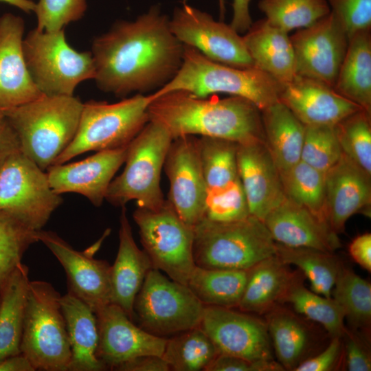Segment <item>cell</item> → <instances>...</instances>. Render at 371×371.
I'll list each match as a JSON object with an SVG mask.
<instances>
[{
  "label": "cell",
  "mask_w": 371,
  "mask_h": 371,
  "mask_svg": "<svg viewBox=\"0 0 371 371\" xmlns=\"http://www.w3.org/2000/svg\"><path fill=\"white\" fill-rule=\"evenodd\" d=\"M169 21L159 5H153L135 20L117 21L96 36L91 52L98 88L125 98L168 83L183 54V45L171 32Z\"/></svg>",
  "instance_id": "1"
},
{
  "label": "cell",
  "mask_w": 371,
  "mask_h": 371,
  "mask_svg": "<svg viewBox=\"0 0 371 371\" xmlns=\"http://www.w3.org/2000/svg\"><path fill=\"white\" fill-rule=\"evenodd\" d=\"M148 115L149 122L164 128L172 139L192 135L238 144L265 140L260 110L239 96L199 98L171 91L153 99Z\"/></svg>",
  "instance_id": "2"
},
{
  "label": "cell",
  "mask_w": 371,
  "mask_h": 371,
  "mask_svg": "<svg viewBox=\"0 0 371 371\" xmlns=\"http://www.w3.org/2000/svg\"><path fill=\"white\" fill-rule=\"evenodd\" d=\"M83 103L74 95H45L3 110L14 128L21 151L43 170L74 139Z\"/></svg>",
  "instance_id": "3"
},
{
  "label": "cell",
  "mask_w": 371,
  "mask_h": 371,
  "mask_svg": "<svg viewBox=\"0 0 371 371\" xmlns=\"http://www.w3.org/2000/svg\"><path fill=\"white\" fill-rule=\"evenodd\" d=\"M284 85L269 74L254 67L238 68L212 60L196 49L183 45L182 63L175 76L151 93L183 91L206 98L227 93L247 99L260 111L279 100Z\"/></svg>",
  "instance_id": "4"
},
{
  "label": "cell",
  "mask_w": 371,
  "mask_h": 371,
  "mask_svg": "<svg viewBox=\"0 0 371 371\" xmlns=\"http://www.w3.org/2000/svg\"><path fill=\"white\" fill-rule=\"evenodd\" d=\"M276 248L264 222L251 214L230 222L203 218L194 226L193 257L200 267L248 270Z\"/></svg>",
  "instance_id": "5"
},
{
  "label": "cell",
  "mask_w": 371,
  "mask_h": 371,
  "mask_svg": "<svg viewBox=\"0 0 371 371\" xmlns=\"http://www.w3.org/2000/svg\"><path fill=\"white\" fill-rule=\"evenodd\" d=\"M172 139L164 128L148 122L128 144L124 170L111 182L105 200L120 207L135 201L139 207H160L166 201L161 174Z\"/></svg>",
  "instance_id": "6"
},
{
  "label": "cell",
  "mask_w": 371,
  "mask_h": 371,
  "mask_svg": "<svg viewBox=\"0 0 371 371\" xmlns=\"http://www.w3.org/2000/svg\"><path fill=\"white\" fill-rule=\"evenodd\" d=\"M151 94L137 93L115 103L89 100L83 103L76 135L53 165L64 164L88 151L126 146L149 122Z\"/></svg>",
  "instance_id": "7"
},
{
  "label": "cell",
  "mask_w": 371,
  "mask_h": 371,
  "mask_svg": "<svg viewBox=\"0 0 371 371\" xmlns=\"http://www.w3.org/2000/svg\"><path fill=\"white\" fill-rule=\"evenodd\" d=\"M60 296L47 282H30L21 353L36 370H69L71 348Z\"/></svg>",
  "instance_id": "8"
},
{
  "label": "cell",
  "mask_w": 371,
  "mask_h": 371,
  "mask_svg": "<svg viewBox=\"0 0 371 371\" xmlns=\"http://www.w3.org/2000/svg\"><path fill=\"white\" fill-rule=\"evenodd\" d=\"M23 52L30 76L45 95H74L82 82L95 77L91 52H78L67 42L65 29L30 31L23 38Z\"/></svg>",
  "instance_id": "9"
},
{
  "label": "cell",
  "mask_w": 371,
  "mask_h": 371,
  "mask_svg": "<svg viewBox=\"0 0 371 371\" xmlns=\"http://www.w3.org/2000/svg\"><path fill=\"white\" fill-rule=\"evenodd\" d=\"M133 218L139 228L144 251L153 269L187 285L195 267L194 227L185 223L167 199L159 208L137 207Z\"/></svg>",
  "instance_id": "10"
},
{
  "label": "cell",
  "mask_w": 371,
  "mask_h": 371,
  "mask_svg": "<svg viewBox=\"0 0 371 371\" xmlns=\"http://www.w3.org/2000/svg\"><path fill=\"white\" fill-rule=\"evenodd\" d=\"M204 308L187 285L153 268L135 299L133 317L145 330L163 337L199 326Z\"/></svg>",
  "instance_id": "11"
},
{
  "label": "cell",
  "mask_w": 371,
  "mask_h": 371,
  "mask_svg": "<svg viewBox=\"0 0 371 371\" xmlns=\"http://www.w3.org/2000/svg\"><path fill=\"white\" fill-rule=\"evenodd\" d=\"M52 189L46 171L21 150L0 168V210L39 231L62 203Z\"/></svg>",
  "instance_id": "12"
},
{
  "label": "cell",
  "mask_w": 371,
  "mask_h": 371,
  "mask_svg": "<svg viewBox=\"0 0 371 371\" xmlns=\"http://www.w3.org/2000/svg\"><path fill=\"white\" fill-rule=\"evenodd\" d=\"M169 25L183 45L212 60L238 68L254 67L243 36L230 25L214 20L205 12L183 2L174 10Z\"/></svg>",
  "instance_id": "13"
},
{
  "label": "cell",
  "mask_w": 371,
  "mask_h": 371,
  "mask_svg": "<svg viewBox=\"0 0 371 371\" xmlns=\"http://www.w3.org/2000/svg\"><path fill=\"white\" fill-rule=\"evenodd\" d=\"M290 39L296 76L312 78L333 88L349 42L334 14L330 12L312 25L299 29Z\"/></svg>",
  "instance_id": "14"
},
{
  "label": "cell",
  "mask_w": 371,
  "mask_h": 371,
  "mask_svg": "<svg viewBox=\"0 0 371 371\" xmlns=\"http://www.w3.org/2000/svg\"><path fill=\"white\" fill-rule=\"evenodd\" d=\"M164 169L170 184L167 200L179 217L194 227L204 217L207 198L199 137L186 135L173 139Z\"/></svg>",
  "instance_id": "15"
},
{
  "label": "cell",
  "mask_w": 371,
  "mask_h": 371,
  "mask_svg": "<svg viewBox=\"0 0 371 371\" xmlns=\"http://www.w3.org/2000/svg\"><path fill=\"white\" fill-rule=\"evenodd\" d=\"M199 327L218 353L250 361L274 359L266 322L251 313L205 306Z\"/></svg>",
  "instance_id": "16"
},
{
  "label": "cell",
  "mask_w": 371,
  "mask_h": 371,
  "mask_svg": "<svg viewBox=\"0 0 371 371\" xmlns=\"http://www.w3.org/2000/svg\"><path fill=\"white\" fill-rule=\"evenodd\" d=\"M98 328L97 356L107 368L139 356L162 357L168 339L137 326L120 306L109 303L95 313Z\"/></svg>",
  "instance_id": "17"
},
{
  "label": "cell",
  "mask_w": 371,
  "mask_h": 371,
  "mask_svg": "<svg viewBox=\"0 0 371 371\" xmlns=\"http://www.w3.org/2000/svg\"><path fill=\"white\" fill-rule=\"evenodd\" d=\"M38 240L64 268L68 291L86 303L95 313L111 303V265L106 261L93 258L91 251L74 249L54 232L38 231Z\"/></svg>",
  "instance_id": "18"
},
{
  "label": "cell",
  "mask_w": 371,
  "mask_h": 371,
  "mask_svg": "<svg viewBox=\"0 0 371 371\" xmlns=\"http://www.w3.org/2000/svg\"><path fill=\"white\" fill-rule=\"evenodd\" d=\"M127 146L98 151L79 161L52 165L46 171L52 189L60 195L82 194L100 207L115 173L125 161Z\"/></svg>",
  "instance_id": "19"
},
{
  "label": "cell",
  "mask_w": 371,
  "mask_h": 371,
  "mask_svg": "<svg viewBox=\"0 0 371 371\" xmlns=\"http://www.w3.org/2000/svg\"><path fill=\"white\" fill-rule=\"evenodd\" d=\"M236 160L249 213L263 221L286 196L280 170L265 140L238 144Z\"/></svg>",
  "instance_id": "20"
},
{
  "label": "cell",
  "mask_w": 371,
  "mask_h": 371,
  "mask_svg": "<svg viewBox=\"0 0 371 371\" xmlns=\"http://www.w3.org/2000/svg\"><path fill=\"white\" fill-rule=\"evenodd\" d=\"M23 19L12 13L0 16V110L32 101L43 94L33 82L23 52Z\"/></svg>",
  "instance_id": "21"
},
{
  "label": "cell",
  "mask_w": 371,
  "mask_h": 371,
  "mask_svg": "<svg viewBox=\"0 0 371 371\" xmlns=\"http://www.w3.org/2000/svg\"><path fill=\"white\" fill-rule=\"evenodd\" d=\"M279 101L305 126H335L363 109L326 84L299 76L284 85Z\"/></svg>",
  "instance_id": "22"
},
{
  "label": "cell",
  "mask_w": 371,
  "mask_h": 371,
  "mask_svg": "<svg viewBox=\"0 0 371 371\" xmlns=\"http://www.w3.org/2000/svg\"><path fill=\"white\" fill-rule=\"evenodd\" d=\"M370 177L344 153L325 172V218L337 234L351 216L370 206Z\"/></svg>",
  "instance_id": "23"
},
{
  "label": "cell",
  "mask_w": 371,
  "mask_h": 371,
  "mask_svg": "<svg viewBox=\"0 0 371 371\" xmlns=\"http://www.w3.org/2000/svg\"><path fill=\"white\" fill-rule=\"evenodd\" d=\"M263 222L273 240L291 247H306L333 252L340 240L327 223L286 196Z\"/></svg>",
  "instance_id": "24"
},
{
  "label": "cell",
  "mask_w": 371,
  "mask_h": 371,
  "mask_svg": "<svg viewBox=\"0 0 371 371\" xmlns=\"http://www.w3.org/2000/svg\"><path fill=\"white\" fill-rule=\"evenodd\" d=\"M153 268L146 253L136 245L126 210L125 206L122 207L118 251L111 266V303L120 306L131 319L136 295Z\"/></svg>",
  "instance_id": "25"
},
{
  "label": "cell",
  "mask_w": 371,
  "mask_h": 371,
  "mask_svg": "<svg viewBox=\"0 0 371 371\" xmlns=\"http://www.w3.org/2000/svg\"><path fill=\"white\" fill-rule=\"evenodd\" d=\"M243 38L254 67L282 85L296 76L295 54L288 32L264 19L253 23Z\"/></svg>",
  "instance_id": "26"
},
{
  "label": "cell",
  "mask_w": 371,
  "mask_h": 371,
  "mask_svg": "<svg viewBox=\"0 0 371 371\" xmlns=\"http://www.w3.org/2000/svg\"><path fill=\"white\" fill-rule=\"evenodd\" d=\"M300 275L276 255L262 260L249 269L238 308L249 313L266 314L284 303L290 288Z\"/></svg>",
  "instance_id": "27"
},
{
  "label": "cell",
  "mask_w": 371,
  "mask_h": 371,
  "mask_svg": "<svg viewBox=\"0 0 371 371\" xmlns=\"http://www.w3.org/2000/svg\"><path fill=\"white\" fill-rule=\"evenodd\" d=\"M71 348L70 371H100L106 368L98 359V328L95 313L83 301L68 291L60 296Z\"/></svg>",
  "instance_id": "28"
},
{
  "label": "cell",
  "mask_w": 371,
  "mask_h": 371,
  "mask_svg": "<svg viewBox=\"0 0 371 371\" xmlns=\"http://www.w3.org/2000/svg\"><path fill=\"white\" fill-rule=\"evenodd\" d=\"M265 315L273 355L284 370L294 371L314 344L308 325L291 311L278 306Z\"/></svg>",
  "instance_id": "29"
},
{
  "label": "cell",
  "mask_w": 371,
  "mask_h": 371,
  "mask_svg": "<svg viewBox=\"0 0 371 371\" xmlns=\"http://www.w3.org/2000/svg\"><path fill=\"white\" fill-rule=\"evenodd\" d=\"M260 111L266 145L279 170H284L300 160L305 125L279 100Z\"/></svg>",
  "instance_id": "30"
},
{
  "label": "cell",
  "mask_w": 371,
  "mask_h": 371,
  "mask_svg": "<svg viewBox=\"0 0 371 371\" xmlns=\"http://www.w3.org/2000/svg\"><path fill=\"white\" fill-rule=\"evenodd\" d=\"M333 89L371 113L370 30L358 32L349 38Z\"/></svg>",
  "instance_id": "31"
},
{
  "label": "cell",
  "mask_w": 371,
  "mask_h": 371,
  "mask_svg": "<svg viewBox=\"0 0 371 371\" xmlns=\"http://www.w3.org/2000/svg\"><path fill=\"white\" fill-rule=\"evenodd\" d=\"M28 273L21 263L0 289V361L21 353Z\"/></svg>",
  "instance_id": "32"
},
{
  "label": "cell",
  "mask_w": 371,
  "mask_h": 371,
  "mask_svg": "<svg viewBox=\"0 0 371 371\" xmlns=\"http://www.w3.org/2000/svg\"><path fill=\"white\" fill-rule=\"evenodd\" d=\"M248 270L205 269L195 265L187 286L204 306L238 307Z\"/></svg>",
  "instance_id": "33"
},
{
  "label": "cell",
  "mask_w": 371,
  "mask_h": 371,
  "mask_svg": "<svg viewBox=\"0 0 371 371\" xmlns=\"http://www.w3.org/2000/svg\"><path fill=\"white\" fill-rule=\"evenodd\" d=\"M276 255L285 264L294 265L311 283V289L330 297L341 265L333 252L306 247H291L276 243Z\"/></svg>",
  "instance_id": "34"
},
{
  "label": "cell",
  "mask_w": 371,
  "mask_h": 371,
  "mask_svg": "<svg viewBox=\"0 0 371 371\" xmlns=\"http://www.w3.org/2000/svg\"><path fill=\"white\" fill-rule=\"evenodd\" d=\"M331 297L343 309L351 329L368 332L371 322L369 281L341 263Z\"/></svg>",
  "instance_id": "35"
},
{
  "label": "cell",
  "mask_w": 371,
  "mask_h": 371,
  "mask_svg": "<svg viewBox=\"0 0 371 371\" xmlns=\"http://www.w3.org/2000/svg\"><path fill=\"white\" fill-rule=\"evenodd\" d=\"M199 146L207 196L227 188L239 179L236 160L238 143L199 137Z\"/></svg>",
  "instance_id": "36"
},
{
  "label": "cell",
  "mask_w": 371,
  "mask_h": 371,
  "mask_svg": "<svg viewBox=\"0 0 371 371\" xmlns=\"http://www.w3.org/2000/svg\"><path fill=\"white\" fill-rule=\"evenodd\" d=\"M218 354L213 342L198 326L167 339L162 357L172 370L205 371Z\"/></svg>",
  "instance_id": "37"
},
{
  "label": "cell",
  "mask_w": 371,
  "mask_h": 371,
  "mask_svg": "<svg viewBox=\"0 0 371 371\" xmlns=\"http://www.w3.org/2000/svg\"><path fill=\"white\" fill-rule=\"evenodd\" d=\"M295 313L320 324L330 338L342 337L346 327L341 307L332 297H327L306 288L299 278L290 288L284 300Z\"/></svg>",
  "instance_id": "38"
},
{
  "label": "cell",
  "mask_w": 371,
  "mask_h": 371,
  "mask_svg": "<svg viewBox=\"0 0 371 371\" xmlns=\"http://www.w3.org/2000/svg\"><path fill=\"white\" fill-rule=\"evenodd\" d=\"M285 196L304 207L326 223L325 173L302 160L280 171Z\"/></svg>",
  "instance_id": "39"
},
{
  "label": "cell",
  "mask_w": 371,
  "mask_h": 371,
  "mask_svg": "<svg viewBox=\"0 0 371 371\" xmlns=\"http://www.w3.org/2000/svg\"><path fill=\"white\" fill-rule=\"evenodd\" d=\"M258 8L271 25L288 33L308 27L330 12L326 0H260Z\"/></svg>",
  "instance_id": "40"
},
{
  "label": "cell",
  "mask_w": 371,
  "mask_h": 371,
  "mask_svg": "<svg viewBox=\"0 0 371 371\" xmlns=\"http://www.w3.org/2000/svg\"><path fill=\"white\" fill-rule=\"evenodd\" d=\"M38 241V231L0 210V289L21 263L27 248Z\"/></svg>",
  "instance_id": "41"
},
{
  "label": "cell",
  "mask_w": 371,
  "mask_h": 371,
  "mask_svg": "<svg viewBox=\"0 0 371 371\" xmlns=\"http://www.w3.org/2000/svg\"><path fill=\"white\" fill-rule=\"evenodd\" d=\"M342 153L371 176L370 113L364 109L335 125Z\"/></svg>",
  "instance_id": "42"
},
{
  "label": "cell",
  "mask_w": 371,
  "mask_h": 371,
  "mask_svg": "<svg viewBox=\"0 0 371 371\" xmlns=\"http://www.w3.org/2000/svg\"><path fill=\"white\" fill-rule=\"evenodd\" d=\"M341 155L335 126H305L300 160L325 173Z\"/></svg>",
  "instance_id": "43"
},
{
  "label": "cell",
  "mask_w": 371,
  "mask_h": 371,
  "mask_svg": "<svg viewBox=\"0 0 371 371\" xmlns=\"http://www.w3.org/2000/svg\"><path fill=\"white\" fill-rule=\"evenodd\" d=\"M250 215L240 178L227 188L207 196L205 218L230 222Z\"/></svg>",
  "instance_id": "44"
},
{
  "label": "cell",
  "mask_w": 371,
  "mask_h": 371,
  "mask_svg": "<svg viewBox=\"0 0 371 371\" xmlns=\"http://www.w3.org/2000/svg\"><path fill=\"white\" fill-rule=\"evenodd\" d=\"M87 8L86 0H38L34 10L37 19L36 28L45 32L63 30L82 19Z\"/></svg>",
  "instance_id": "45"
},
{
  "label": "cell",
  "mask_w": 371,
  "mask_h": 371,
  "mask_svg": "<svg viewBox=\"0 0 371 371\" xmlns=\"http://www.w3.org/2000/svg\"><path fill=\"white\" fill-rule=\"evenodd\" d=\"M326 1L349 38L358 32L370 30L371 0Z\"/></svg>",
  "instance_id": "46"
},
{
  "label": "cell",
  "mask_w": 371,
  "mask_h": 371,
  "mask_svg": "<svg viewBox=\"0 0 371 371\" xmlns=\"http://www.w3.org/2000/svg\"><path fill=\"white\" fill-rule=\"evenodd\" d=\"M368 332L346 328L342 336L343 363L349 371L371 370Z\"/></svg>",
  "instance_id": "47"
},
{
  "label": "cell",
  "mask_w": 371,
  "mask_h": 371,
  "mask_svg": "<svg viewBox=\"0 0 371 371\" xmlns=\"http://www.w3.org/2000/svg\"><path fill=\"white\" fill-rule=\"evenodd\" d=\"M284 368L275 359L250 361L219 353L205 371H283Z\"/></svg>",
  "instance_id": "48"
},
{
  "label": "cell",
  "mask_w": 371,
  "mask_h": 371,
  "mask_svg": "<svg viewBox=\"0 0 371 371\" xmlns=\"http://www.w3.org/2000/svg\"><path fill=\"white\" fill-rule=\"evenodd\" d=\"M328 345L319 353L304 359L294 371H331L343 362V344L341 337L330 338Z\"/></svg>",
  "instance_id": "49"
},
{
  "label": "cell",
  "mask_w": 371,
  "mask_h": 371,
  "mask_svg": "<svg viewBox=\"0 0 371 371\" xmlns=\"http://www.w3.org/2000/svg\"><path fill=\"white\" fill-rule=\"evenodd\" d=\"M19 150L17 135L3 110H0V168L10 156Z\"/></svg>",
  "instance_id": "50"
},
{
  "label": "cell",
  "mask_w": 371,
  "mask_h": 371,
  "mask_svg": "<svg viewBox=\"0 0 371 371\" xmlns=\"http://www.w3.org/2000/svg\"><path fill=\"white\" fill-rule=\"evenodd\" d=\"M351 258L361 268L371 271V234L364 233L356 236L348 246Z\"/></svg>",
  "instance_id": "51"
},
{
  "label": "cell",
  "mask_w": 371,
  "mask_h": 371,
  "mask_svg": "<svg viewBox=\"0 0 371 371\" xmlns=\"http://www.w3.org/2000/svg\"><path fill=\"white\" fill-rule=\"evenodd\" d=\"M121 371H168L170 370L167 362L162 357L143 355L133 359L117 367Z\"/></svg>",
  "instance_id": "52"
},
{
  "label": "cell",
  "mask_w": 371,
  "mask_h": 371,
  "mask_svg": "<svg viewBox=\"0 0 371 371\" xmlns=\"http://www.w3.org/2000/svg\"><path fill=\"white\" fill-rule=\"evenodd\" d=\"M251 0H233V16L229 24L238 33H245L253 22L249 12Z\"/></svg>",
  "instance_id": "53"
},
{
  "label": "cell",
  "mask_w": 371,
  "mask_h": 371,
  "mask_svg": "<svg viewBox=\"0 0 371 371\" xmlns=\"http://www.w3.org/2000/svg\"><path fill=\"white\" fill-rule=\"evenodd\" d=\"M30 361L22 353L0 361V371H34Z\"/></svg>",
  "instance_id": "54"
},
{
  "label": "cell",
  "mask_w": 371,
  "mask_h": 371,
  "mask_svg": "<svg viewBox=\"0 0 371 371\" xmlns=\"http://www.w3.org/2000/svg\"><path fill=\"white\" fill-rule=\"evenodd\" d=\"M0 1L9 3L27 14L34 12L36 5V3L32 0H0Z\"/></svg>",
  "instance_id": "55"
},
{
  "label": "cell",
  "mask_w": 371,
  "mask_h": 371,
  "mask_svg": "<svg viewBox=\"0 0 371 371\" xmlns=\"http://www.w3.org/2000/svg\"><path fill=\"white\" fill-rule=\"evenodd\" d=\"M186 0H183V2H186ZM218 8L221 21H223L225 18L226 8H225V0H218Z\"/></svg>",
  "instance_id": "56"
}]
</instances>
